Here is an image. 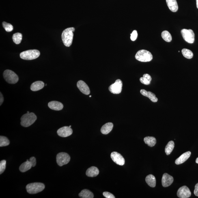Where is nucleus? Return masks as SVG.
Wrapping results in <instances>:
<instances>
[{
    "mask_svg": "<svg viewBox=\"0 0 198 198\" xmlns=\"http://www.w3.org/2000/svg\"><path fill=\"white\" fill-rule=\"evenodd\" d=\"M183 38L189 44H193L195 41V35L193 31L191 29H184L181 31Z\"/></svg>",
    "mask_w": 198,
    "mask_h": 198,
    "instance_id": "obj_7",
    "label": "nucleus"
},
{
    "mask_svg": "<svg viewBox=\"0 0 198 198\" xmlns=\"http://www.w3.org/2000/svg\"><path fill=\"white\" fill-rule=\"evenodd\" d=\"M69 127H70V128H71V126H69Z\"/></svg>",
    "mask_w": 198,
    "mask_h": 198,
    "instance_id": "obj_43",
    "label": "nucleus"
},
{
    "mask_svg": "<svg viewBox=\"0 0 198 198\" xmlns=\"http://www.w3.org/2000/svg\"><path fill=\"white\" fill-rule=\"evenodd\" d=\"M177 195L179 198H188L191 196V193L187 186H184L179 188L177 192Z\"/></svg>",
    "mask_w": 198,
    "mask_h": 198,
    "instance_id": "obj_10",
    "label": "nucleus"
},
{
    "mask_svg": "<svg viewBox=\"0 0 198 198\" xmlns=\"http://www.w3.org/2000/svg\"><path fill=\"white\" fill-rule=\"evenodd\" d=\"M77 86L80 91L83 94L88 95L90 93L89 88L85 82L82 80H79L77 82Z\"/></svg>",
    "mask_w": 198,
    "mask_h": 198,
    "instance_id": "obj_13",
    "label": "nucleus"
},
{
    "mask_svg": "<svg viewBox=\"0 0 198 198\" xmlns=\"http://www.w3.org/2000/svg\"><path fill=\"white\" fill-rule=\"evenodd\" d=\"M196 163L198 164V158H196Z\"/></svg>",
    "mask_w": 198,
    "mask_h": 198,
    "instance_id": "obj_40",
    "label": "nucleus"
},
{
    "mask_svg": "<svg viewBox=\"0 0 198 198\" xmlns=\"http://www.w3.org/2000/svg\"><path fill=\"white\" fill-rule=\"evenodd\" d=\"M196 6L197 9H198V0H196Z\"/></svg>",
    "mask_w": 198,
    "mask_h": 198,
    "instance_id": "obj_39",
    "label": "nucleus"
},
{
    "mask_svg": "<svg viewBox=\"0 0 198 198\" xmlns=\"http://www.w3.org/2000/svg\"><path fill=\"white\" fill-rule=\"evenodd\" d=\"M22 35L20 33H16L13 35L12 39L13 41L16 44H19L22 40Z\"/></svg>",
    "mask_w": 198,
    "mask_h": 198,
    "instance_id": "obj_30",
    "label": "nucleus"
},
{
    "mask_svg": "<svg viewBox=\"0 0 198 198\" xmlns=\"http://www.w3.org/2000/svg\"><path fill=\"white\" fill-rule=\"evenodd\" d=\"M113 124L112 123H108L103 125L101 128V131L103 134H108L111 132L113 128Z\"/></svg>",
    "mask_w": 198,
    "mask_h": 198,
    "instance_id": "obj_19",
    "label": "nucleus"
},
{
    "mask_svg": "<svg viewBox=\"0 0 198 198\" xmlns=\"http://www.w3.org/2000/svg\"><path fill=\"white\" fill-rule=\"evenodd\" d=\"M103 195L106 198H115V196L112 194L109 193V192H104Z\"/></svg>",
    "mask_w": 198,
    "mask_h": 198,
    "instance_id": "obj_35",
    "label": "nucleus"
},
{
    "mask_svg": "<svg viewBox=\"0 0 198 198\" xmlns=\"http://www.w3.org/2000/svg\"><path fill=\"white\" fill-rule=\"evenodd\" d=\"M145 181L147 184L151 187L154 188L156 186V179L154 175L152 174L147 175Z\"/></svg>",
    "mask_w": 198,
    "mask_h": 198,
    "instance_id": "obj_22",
    "label": "nucleus"
},
{
    "mask_svg": "<svg viewBox=\"0 0 198 198\" xmlns=\"http://www.w3.org/2000/svg\"><path fill=\"white\" fill-rule=\"evenodd\" d=\"M194 194L196 196L198 197V183L196 184L195 186V190H194Z\"/></svg>",
    "mask_w": 198,
    "mask_h": 198,
    "instance_id": "obj_37",
    "label": "nucleus"
},
{
    "mask_svg": "<svg viewBox=\"0 0 198 198\" xmlns=\"http://www.w3.org/2000/svg\"><path fill=\"white\" fill-rule=\"evenodd\" d=\"M29 161L31 162L32 165V167H34L36 165V159L34 157H32L30 158Z\"/></svg>",
    "mask_w": 198,
    "mask_h": 198,
    "instance_id": "obj_36",
    "label": "nucleus"
},
{
    "mask_svg": "<svg viewBox=\"0 0 198 198\" xmlns=\"http://www.w3.org/2000/svg\"><path fill=\"white\" fill-rule=\"evenodd\" d=\"M111 158L114 162L120 166L124 165L125 160L122 155L119 153L114 152L111 153Z\"/></svg>",
    "mask_w": 198,
    "mask_h": 198,
    "instance_id": "obj_12",
    "label": "nucleus"
},
{
    "mask_svg": "<svg viewBox=\"0 0 198 198\" xmlns=\"http://www.w3.org/2000/svg\"><path fill=\"white\" fill-rule=\"evenodd\" d=\"M162 36L163 40L167 42H171L172 38L169 31H164L162 33Z\"/></svg>",
    "mask_w": 198,
    "mask_h": 198,
    "instance_id": "obj_29",
    "label": "nucleus"
},
{
    "mask_svg": "<svg viewBox=\"0 0 198 198\" xmlns=\"http://www.w3.org/2000/svg\"><path fill=\"white\" fill-rule=\"evenodd\" d=\"M48 105L50 109L57 111H60L63 107L62 103L57 101H52L49 102Z\"/></svg>",
    "mask_w": 198,
    "mask_h": 198,
    "instance_id": "obj_15",
    "label": "nucleus"
},
{
    "mask_svg": "<svg viewBox=\"0 0 198 198\" xmlns=\"http://www.w3.org/2000/svg\"><path fill=\"white\" fill-rule=\"evenodd\" d=\"M44 82L40 81L35 82L32 84L31 86V89L33 91H36L40 90L44 87Z\"/></svg>",
    "mask_w": 198,
    "mask_h": 198,
    "instance_id": "obj_20",
    "label": "nucleus"
},
{
    "mask_svg": "<svg viewBox=\"0 0 198 198\" xmlns=\"http://www.w3.org/2000/svg\"><path fill=\"white\" fill-rule=\"evenodd\" d=\"M70 157L67 153L61 152L58 154L56 157L57 162L59 166H62L68 163L70 160Z\"/></svg>",
    "mask_w": 198,
    "mask_h": 198,
    "instance_id": "obj_8",
    "label": "nucleus"
},
{
    "mask_svg": "<svg viewBox=\"0 0 198 198\" xmlns=\"http://www.w3.org/2000/svg\"><path fill=\"white\" fill-rule=\"evenodd\" d=\"M140 93L143 96L148 97L153 102H156L158 101V98L156 97L155 94L150 91H147L145 89H142Z\"/></svg>",
    "mask_w": 198,
    "mask_h": 198,
    "instance_id": "obj_16",
    "label": "nucleus"
},
{
    "mask_svg": "<svg viewBox=\"0 0 198 198\" xmlns=\"http://www.w3.org/2000/svg\"><path fill=\"white\" fill-rule=\"evenodd\" d=\"M123 83L120 79H117L115 83L110 86L109 90L113 94H119L122 90Z\"/></svg>",
    "mask_w": 198,
    "mask_h": 198,
    "instance_id": "obj_9",
    "label": "nucleus"
},
{
    "mask_svg": "<svg viewBox=\"0 0 198 198\" xmlns=\"http://www.w3.org/2000/svg\"><path fill=\"white\" fill-rule=\"evenodd\" d=\"M191 154V153L190 151L184 153L175 160V163L177 165H179L184 163L190 158Z\"/></svg>",
    "mask_w": 198,
    "mask_h": 198,
    "instance_id": "obj_17",
    "label": "nucleus"
},
{
    "mask_svg": "<svg viewBox=\"0 0 198 198\" xmlns=\"http://www.w3.org/2000/svg\"><path fill=\"white\" fill-rule=\"evenodd\" d=\"M175 143L173 141H170L165 147V153L167 155L170 154L174 148Z\"/></svg>",
    "mask_w": 198,
    "mask_h": 198,
    "instance_id": "obj_27",
    "label": "nucleus"
},
{
    "mask_svg": "<svg viewBox=\"0 0 198 198\" xmlns=\"http://www.w3.org/2000/svg\"><path fill=\"white\" fill-rule=\"evenodd\" d=\"M10 144V141L5 136H0V147L7 146Z\"/></svg>",
    "mask_w": 198,
    "mask_h": 198,
    "instance_id": "obj_31",
    "label": "nucleus"
},
{
    "mask_svg": "<svg viewBox=\"0 0 198 198\" xmlns=\"http://www.w3.org/2000/svg\"><path fill=\"white\" fill-rule=\"evenodd\" d=\"M73 133L72 129L70 127L64 126L59 129L57 133L60 137H67L71 135Z\"/></svg>",
    "mask_w": 198,
    "mask_h": 198,
    "instance_id": "obj_11",
    "label": "nucleus"
},
{
    "mask_svg": "<svg viewBox=\"0 0 198 198\" xmlns=\"http://www.w3.org/2000/svg\"><path fill=\"white\" fill-rule=\"evenodd\" d=\"M166 3L169 10L173 12L178 10V6L176 0H166Z\"/></svg>",
    "mask_w": 198,
    "mask_h": 198,
    "instance_id": "obj_18",
    "label": "nucleus"
},
{
    "mask_svg": "<svg viewBox=\"0 0 198 198\" xmlns=\"http://www.w3.org/2000/svg\"><path fill=\"white\" fill-rule=\"evenodd\" d=\"M79 196L82 198H93L94 195L92 192L87 189H84L79 194Z\"/></svg>",
    "mask_w": 198,
    "mask_h": 198,
    "instance_id": "obj_24",
    "label": "nucleus"
},
{
    "mask_svg": "<svg viewBox=\"0 0 198 198\" xmlns=\"http://www.w3.org/2000/svg\"><path fill=\"white\" fill-rule=\"evenodd\" d=\"M32 167V166L31 162L29 160H27V161L24 162L21 165L19 169L21 172L24 173L31 169Z\"/></svg>",
    "mask_w": 198,
    "mask_h": 198,
    "instance_id": "obj_23",
    "label": "nucleus"
},
{
    "mask_svg": "<svg viewBox=\"0 0 198 198\" xmlns=\"http://www.w3.org/2000/svg\"><path fill=\"white\" fill-rule=\"evenodd\" d=\"M173 181V178L172 176L167 173H164L162 178V185L164 187H167L171 185Z\"/></svg>",
    "mask_w": 198,
    "mask_h": 198,
    "instance_id": "obj_14",
    "label": "nucleus"
},
{
    "mask_svg": "<svg viewBox=\"0 0 198 198\" xmlns=\"http://www.w3.org/2000/svg\"><path fill=\"white\" fill-rule=\"evenodd\" d=\"M75 30L74 27L67 28L63 31L61 35L62 40L65 46L70 47L72 43L73 32Z\"/></svg>",
    "mask_w": 198,
    "mask_h": 198,
    "instance_id": "obj_1",
    "label": "nucleus"
},
{
    "mask_svg": "<svg viewBox=\"0 0 198 198\" xmlns=\"http://www.w3.org/2000/svg\"><path fill=\"white\" fill-rule=\"evenodd\" d=\"M1 98H0V105H1L2 104L4 101V98L2 94L1 93Z\"/></svg>",
    "mask_w": 198,
    "mask_h": 198,
    "instance_id": "obj_38",
    "label": "nucleus"
},
{
    "mask_svg": "<svg viewBox=\"0 0 198 198\" xmlns=\"http://www.w3.org/2000/svg\"><path fill=\"white\" fill-rule=\"evenodd\" d=\"M152 79V78L149 74H143V77L140 78L139 80L140 82L144 85H150Z\"/></svg>",
    "mask_w": 198,
    "mask_h": 198,
    "instance_id": "obj_26",
    "label": "nucleus"
},
{
    "mask_svg": "<svg viewBox=\"0 0 198 198\" xmlns=\"http://www.w3.org/2000/svg\"><path fill=\"white\" fill-rule=\"evenodd\" d=\"M138 33L136 30H134L131 34V40L132 41H135L137 38Z\"/></svg>",
    "mask_w": 198,
    "mask_h": 198,
    "instance_id": "obj_34",
    "label": "nucleus"
},
{
    "mask_svg": "<svg viewBox=\"0 0 198 198\" xmlns=\"http://www.w3.org/2000/svg\"><path fill=\"white\" fill-rule=\"evenodd\" d=\"M40 55V52L37 50H30L21 52L20 54L21 58L30 60L38 58Z\"/></svg>",
    "mask_w": 198,
    "mask_h": 198,
    "instance_id": "obj_5",
    "label": "nucleus"
},
{
    "mask_svg": "<svg viewBox=\"0 0 198 198\" xmlns=\"http://www.w3.org/2000/svg\"><path fill=\"white\" fill-rule=\"evenodd\" d=\"M144 141L146 144L149 147H154L156 143V140L155 138L153 137H147L144 139Z\"/></svg>",
    "mask_w": 198,
    "mask_h": 198,
    "instance_id": "obj_25",
    "label": "nucleus"
},
{
    "mask_svg": "<svg viewBox=\"0 0 198 198\" xmlns=\"http://www.w3.org/2000/svg\"><path fill=\"white\" fill-rule=\"evenodd\" d=\"M182 53L183 56L187 59H191L193 56V52L191 50L186 48L183 49L182 50Z\"/></svg>",
    "mask_w": 198,
    "mask_h": 198,
    "instance_id": "obj_28",
    "label": "nucleus"
},
{
    "mask_svg": "<svg viewBox=\"0 0 198 198\" xmlns=\"http://www.w3.org/2000/svg\"><path fill=\"white\" fill-rule=\"evenodd\" d=\"M44 188V185L41 183H31L27 185L26 186V189L28 193L31 194L40 193L42 191Z\"/></svg>",
    "mask_w": 198,
    "mask_h": 198,
    "instance_id": "obj_3",
    "label": "nucleus"
},
{
    "mask_svg": "<svg viewBox=\"0 0 198 198\" xmlns=\"http://www.w3.org/2000/svg\"><path fill=\"white\" fill-rule=\"evenodd\" d=\"M27 113H29V111H28V112H27Z\"/></svg>",
    "mask_w": 198,
    "mask_h": 198,
    "instance_id": "obj_41",
    "label": "nucleus"
},
{
    "mask_svg": "<svg viewBox=\"0 0 198 198\" xmlns=\"http://www.w3.org/2000/svg\"><path fill=\"white\" fill-rule=\"evenodd\" d=\"M4 79L7 83L10 84H14L17 83L19 80L18 76L13 71L7 70L3 73Z\"/></svg>",
    "mask_w": 198,
    "mask_h": 198,
    "instance_id": "obj_6",
    "label": "nucleus"
},
{
    "mask_svg": "<svg viewBox=\"0 0 198 198\" xmlns=\"http://www.w3.org/2000/svg\"><path fill=\"white\" fill-rule=\"evenodd\" d=\"M135 59L142 62H148L152 60L153 55L150 52L145 50H141L137 52Z\"/></svg>",
    "mask_w": 198,
    "mask_h": 198,
    "instance_id": "obj_4",
    "label": "nucleus"
},
{
    "mask_svg": "<svg viewBox=\"0 0 198 198\" xmlns=\"http://www.w3.org/2000/svg\"><path fill=\"white\" fill-rule=\"evenodd\" d=\"M89 97H91V96H89Z\"/></svg>",
    "mask_w": 198,
    "mask_h": 198,
    "instance_id": "obj_42",
    "label": "nucleus"
},
{
    "mask_svg": "<svg viewBox=\"0 0 198 198\" xmlns=\"http://www.w3.org/2000/svg\"><path fill=\"white\" fill-rule=\"evenodd\" d=\"M6 163V161L5 160H2L0 162V174H1L5 171Z\"/></svg>",
    "mask_w": 198,
    "mask_h": 198,
    "instance_id": "obj_33",
    "label": "nucleus"
},
{
    "mask_svg": "<svg viewBox=\"0 0 198 198\" xmlns=\"http://www.w3.org/2000/svg\"><path fill=\"white\" fill-rule=\"evenodd\" d=\"M99 173V170L98 168L93 166L87 169L86 175L89 177H94L97 176Z\"/></svg>",
    "mask_w": 198,
    "mask_h": 198,
    "instance_id": "obj_21",
    "label": "nucleus"
},
{
    "mask_svg": "<svg viewBox=\"0 0 198 198\" xmlns=\"http://www.w3.org/2000/svg\"><path fill=\"white\" fill-rule=\"evenodd\" d=\"M47 84H46V86H47Z\"/></svg>",
    "mask_w": 198,
    "mask_h": 198,
    "instance_id": "obj_44",
    "label": "nucleus"
},
{
    "mask_svg": "<svg viewBox=\"0 0 198 198\" xmlns=\"http://www.w3.org/2000/svg\"><path fill=\"white\" fill-rule=\"evenodd\" d=\"M2 25L6 32H10L12 31L13 29V27L12 24L7 23V22L4 21L2 22Z\"/></svg>",
    "mask_w": 198,
    "mask_h": 198,
    "instance_id": "obj_32",
    "label": "nucleus"
},
{
    "mask_svg": "<svg viewBox=\"0 0 198 198\" xmlns=\"http://www.w3.org/2000/svg\"><path fill=\"white\" fill-rule=\"evenodd\" d=\"M36 119L37 116L34 113H27L22 116L21 118V124L22 126L27 128L34 123Z\"/></svg>",
    "mask_w": 198,
    "mask_h": 198,
    "instance_id": "obj_2",
    "label": "nucleus"
}]
</instances>
